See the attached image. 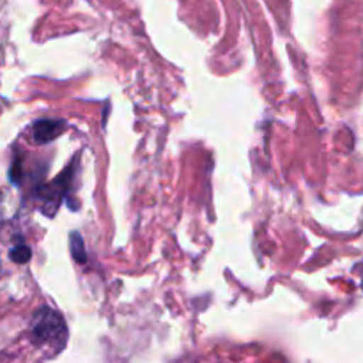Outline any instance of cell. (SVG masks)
Returning <instances> with one entry per match:
<instances>
[{
	"label": "cell",
	"instance_id": "6da1fadb",
	"mask_svg": "<svg viewBox=\"0 0 363 363\" xmlns=\"http://www.w3.org/2000/svg\"><path fill=\"white\" fill-rule=\"evenodd\" d=\"M30 339L41 350L57 354L67 342V328L62 315L50 307H41L35 312L30 325Z\"/></svg>",
	"mask_w": 363,
	"mask_h": 363
},
{
	"label": "cell",
	"instance_id": "7a4b0ae2",
	"mask_svg": "<svg viewBox=\"0 0 363 363\" xmlns=\"http://www.w3.org/2000/svg\"><path fill=\"white\" fill-rule=\"evenodd\" d=\"M66 130V123L64 121H52V119H43L32 126V138L38 144H48L53 138L59 137L62 131Z\"/></svg>",
	"mask_w": 363,
	"mask_h": 363
},
{
	"label": "cell",
	"instance_id": "3957f363",
	"mask_svg": "<svg viewBox=\"0 0 363 363\" xmlns=\"http://www.w3.org/2000/svg\"><path fill=\"white\" fill-rule=\"evenodd\" d=\"M9 257L13 259L16 264H25V262L30 261L32 252H30V248L27 247V245H16V247H14L13 250L9 252Z\"/></svg>",
	"mask_w": 363,
	"mask_h": 363
},
{
	"label": "cell",
	"instance_id": "277c9868",
	"mask_svg": "<svg viewBox=\"0 0 363 363\" xmlns=\"http://www.w3.org/2000/svg\"><path fill=\"white\" fill-rule=\"evenodd\" d=\"M71 250H73L74 259H77L78 262L87 261V257H85V250H84V240H82V236L78 233L71 234Z\"/></svg>",
	"mask_w": 363,
	"mask_h": 363
}]
</instances>
